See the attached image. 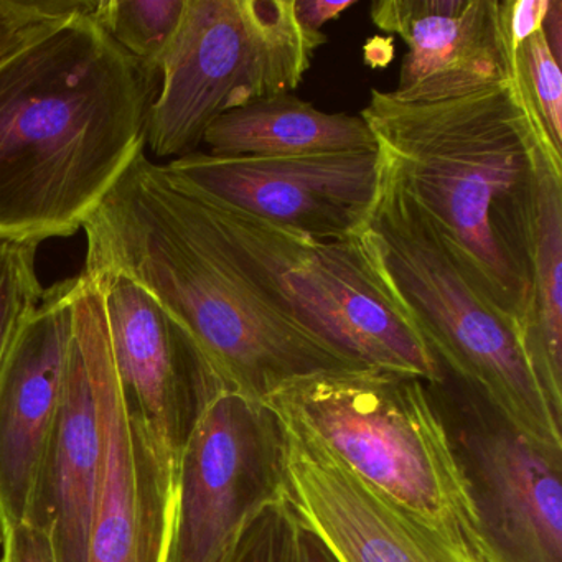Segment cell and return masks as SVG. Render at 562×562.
I'll use <instances>...</instances> for the list:
<instances>
[{
    "instance_id": "21",
    "label": "cell",
    "mask_w": 562,
    "mask_h": 562,
    "mask_svg": "<svg viewBox=\"0 0 562 562\" xmlns=\"http://www.w3.org/2000/svg\"><path fill=\"white\" fill-rule=\"evenodd\" d=\"M516 77L551 139L562 154V75L541 29L516 50Z\"/></svg>"
},
{
    "instance_id": "13",
    "label": "cell",
    "mask_w": 562,
    "mask_h": 562,
    "mask_svg": "<svg viewBox=\"0 0 562 562\" xmlns=\"http://www.w3.org/2000/svg\"><path fill=\"white\" fill-rule=\"evenodd\" d=\"M77 278L45 289L0 370V539L34 516L64 400Z\"/></svg>"
},
{
    "instance_id": "14",
    "label": "cell",
    "mask_w": 562,
    "mask_h": 562,
    "mask_svg": "<svg viewBox=\"0 0 562 562\" xmlns=\"http://www.w3.org/2000/svg\"><path fill=\"white\" fill-rule=\"evenodd\" d=\"M288 476L292 512L340 562H486L469 542L397 505L291 430Z\"/></svg>"
},
{
    "instance_id": "12",
    "label": "cell",
    "mask_w": 562,
    "mask_h": 562,
    "mask_svg": "<svg viewBox=\"0 0 562 562\" xmlns=\"http://www.w3.org/2000/svg\"><path fill=\"white\" fill-rule=\"evenodd\" d=\"M87 276L103 299L124 394L169 453L177 475L193 427L220 394L232 390L189 328L149 292L114 272Z\"/></svg>"
},
{
    "instance_id": "2",
    "label": "cell",
    "mask_w": 562,
    "mask_h": 562,
    "mask_svg": "<svg viewBox=\"0 0 562 562\" xmlns=\"http://www.w3.org/2000/svg\"><path fill=\"white\" fill-rule=\"evenodd\" d=\"M93 11L0 64V236H74L146 149L157 75Z\"/></svg>"
},
{
    "instance_id": "25",
    "label": "cell",
    "mask_w": 562,
    "mask_h": 562,
    "mask_svg": "<svg viewBox=\"0 0 562 562\" xmlns=\"http://www.w3.org/2000/svg\"><path fill=\"white\" fill-rule=\"evenodd\" d=\"M289 562H340L327 542L302 525L295 516L294 536H292L291 558Z\"/></svg>"
},
{
    "instance_id": "26",
    "label": "cell",
    "mask_w": 562,
    "mask_h": 562,
    "mask_svg": "<svg viewBox=\"0 0 562 562\" xmlns=\"http://www.w3.org/2000/svg\"><path fill=\"white\" fill-rule=\"evenodd\" d=\"M357 0H295V18L312 32H322L327 22L340 18L347 9L353 8Z\"/></svg>"
},
{
    "instance_id": "27",
    "label": "cell",
    "mask_w": 562,
    "mask_h": 562,
    "mask_svg": "<svg viewBox=\"0 0 562 562\" xmlns=\"http://www.w3.org/2000/svg\"><path fill=\"white\" fill-rule=\"evenodd\" d=\"M542 37L548 44L554 60L561 65L562 61V2L561 0H549L548 11L541 24Z\"/></svg>"
},
{
    "instance_id": "15",
    "label": "cell",
    "mask_w": 562,
    "mask_h": 562,
    "mask_svg": "<svg viewBox=\"0 0 562 562\" xmlns=\"http://www.w3.org/2000/svg\"><path fill=\"white\" fill-rule=\"evenodd\" d=\"M512 0H376L371 21L407 52L390 91L403 103H439L516 78Z\"/></svg>"
},
{
    "instance_id": "11",
    "label": "cell",
    "mask_w": 562,
    "mask_h": 562,
    "mask_svg": "<svg viewBox=\"0 0 562 562\" xmlns=\"http://www.w3.org/2000/svg\"><path fill=\"white\" fill-rule=\"evenodd\" d=\"M383 156L373 150L299 157H222L195 153L166 164L183 186L322 241L367 226Z\"/></svg>"
},
{
    "instance_id": "7",
    "label": "cell",
    "mask_w": 562,
    "mask_h": 562,
    "mask_svg": "<svg viewBox=\"0 0 562 562\" xmlns=\"http://www.w3.org/2000/svg\"><path fill=\"white\" fill-rule=\"evenodd\" d=\"M202 196L249 274L312 334L364 367L439 380V363L368 258L361 233L322 241Z\"/></svg>"
},
{
    "instance_id": "6",
    "label": "cell",
    "mask_w": 562,
    "mask_h": 562,
    "mask_svg": "<svg viewBox=\"0 0 562 562\" xmlns=\"http://www.w3.org/2000/svg\"><path fill=\"white\" fill-rule=\"evenodd\" d=\"M325 44L324 32L297 21L295 0H187L160 67L146 147L173 160L199 153L223 114L297 90Z\"/></svg>"
},
{
    "instance_id": "16",
    "label": "cell",
    "mask_w": 562,
    "mask_h": 562,
    "mask_svg": "<svg viewBox=\"0 0 562 562\" xmlns=\"http://www.w3.org/2000/svg\"><path fill=\"white\" fill-rule=\"evenodd\" d=\"M100 446L90 355L74 311V338L64 400L45 462L37 506L29 519L48 529L57 562H88L100 475Z\"/></svg>"
},
{
    "instance_id": "17",
    "label": "cell",
    "mask_w": 562,
    "mask_h": 562,
    "mask_svg": "<svg viewBox=\"0 0 562 562\" xmlns=\"http://www.w3.org/2000/svg\"><path fill=\"white\" fill-rule=\"evenodd\" d=\"M212 156L299 157L378 149L367 121L324 113L292 93L261 98L220 116L203 137Z\"/></svg>"
},
{
    "instance_id": "22",
    "label": "cell",
    "mask_w": 562,
    "mask_h": 562,
    "mask_svg": "<svg viewBox=\"0 0 562 562\" xmlns=\"http://www.w3.org/2000/svg\"><path fill=\"white\" fill-rule=\"evenodd\" d=\"M94 4L93 0H0V64L71 15L93 11Z\"/></svg>"
},
{
    "instance_id": "4",
    "label": "cell",
    "mask_w": 562,
    "mask_h": 562,
    "mask_svg": "<svg viewBox=\"0 0 562 562\" xmlns=\"http://www.w3.org/2000/svg\"><path fill=\"white\" fill-rule=\"evenodd\" d=\"M381 150V149H380ZM383 156L380 189L361 241L384 284L439 363L536 442L562 450L518 325L479 291L429 213Z\"/></svg>"
},
{
    "instance_id": "24",
    "label": "cell",
    "mask_w": 562,
    "mask_h": 562,
    "mask_svg": "<svg viewBox=\"0 0 562 562\" xmlns=\"http://www.w3.org/2000/svg\"><path fill=\"white\" fill-rule=\"evenodd\" d=\"M548 4L549 0H512L509 34L515 50L541 29Z\"/></svg>"
},
{
    "instance_id": "10",
    "label": "cell",
    "mask_w": 562,
    "mask_h": 562,
    "mask_svg": "<svg viewBox=\"0 0 562 562\" xmlns=\"http://www.w3.org/2000/svg\"><path fill=\"white\" fill-rule=\"evenodd\" d=\"M75 314L87 340L100 419L88 562H164L176 505V465L124 394L103 299L85 272L78 276Z\"/></svg>"
},
{
    "instance_id": "18",
    "label": "cell",
    "mask_w": 562,
    "mask_h": 562,
    "mask_svg": "<svg viewBox=\"0 0 562 562\" xmlns=\"http://www.w3.org/2000/svg\"><path fill=\"white\" fill-rule=\"evenodd\" d=\"M522 345L549 407L562 420V154L549 139L539 156L531 302Z\"/></svg>"
},
{
    "instance_id": "20",
    "label": "cell",
    "mask_w": 562,
    "mask_h": 562,
    "mask_svg": "<svg viewBox=\"0 0 562 562\" xmlns=\"http://www.w3.org/2000/svg\"><path fill=\"white\" fill-rule=\"evenodd\" d=\"M38 246L31 239L0 236V370L44 295L35 268Z\"/></svg>"
},
{
    "instance_id": "8",
    "label": "cell",
    "mask_w": 562,
    "mask_h": 562,
    "mask_svg": "<svg viewBox=\"0 0 562 562\" xmlns=\"http://www.w3.org/2000/svg\"><path fill=\"white\" fill-rule=\"evenodd\" d=\"M427 391L465 482L486 562H562V450L536 442L443 370Z\"/></svg>"
},
{
    "instance_id": "19",
    "label": "cell",
    "mask_w": 562,
    "mask_h": 562,
    "mask_svg": "<svg viewBox=\"0 0 562 562\" xmlns=\"http://www.w3.org/2000/svg\"><path fill=\"white\" fill-rule=\"evenodd\" d=\"M187 0H98L93 19L150 74L160 75Z\"/></svg>"
},
{
    "instance_id": "9",
    "label": "cell",
    "mask_w": 562,
    "mask_h": 562,
    "mask_svg": "<svg viewBox=\"0 0 562 562\" xmlns=\"http://www.w3.org/2000/svg\"><path fill=\"white\" fill-rule=\"evenodd\" d=\"M289 499L288 429L269 404L220 394L193 427L176 475L164 562H220L252 516Z\"/></svg>"
},
{
    "instance_id": "5",
    "label": "cell",
    "mask_w": 562,
    "mask_h": 562,
    "mask_svg": "<svg viewBox=\"0 0 562 562\" xmlns=\"http://www.w3.org/2000/svg\"><path fill=\"white\" fill-rule=\"evenodd\" d=\"M265 403L285 429L482 554L472 502L426 381L378 368L324 371Z\"/></svg>"
},
{
    "instance_id": "23",
    "label": "cell",
    "mask_w": 562,
    "mask_h": 562,
    "mask_svg": "<svg viewBox=\"0 0 562 562\" xmlns=\"http://www.w3.org/2000/svg\"><path fill=\"white\" fill-rule=\"evenodd\" d=\"M0 562H57L54 541L45 526L24 521L0 539Z\"/></svg>"
},
{
    "instance_id": "1",
    "label": "cell",
    "mask_w": 562,
    "mask_h": 562,
    "mask_svg": "<svg viewBox=\"0 0 562 562\" xmlns=\"http://www.w3.org/2000/svg\"><path fill=\"white\" fill-rule=\"evenodd\" d=\"M83 229L85 272H114L149 292L241 396L265 403L299 378L368 368L276 302L243 266L203 196L144 153Z\"/></svg>"
},
{
    "instance_id": "3",
    "label": "cell",
    "mask_w": 562,
    "mask_h": 562,
    "mask_svg": "<svg viewBox=\"0 0 562 562\" xmlns=\"http://www.w3.org/2000/svg\"><path fill=\"white\" fill-rule=\"evenodd\" d=\"M360 116L473 284L522 335L531 302L539 156L549 136L518 77L439 103H403L371 90Z\"/></svg>"
}]
</instances>
